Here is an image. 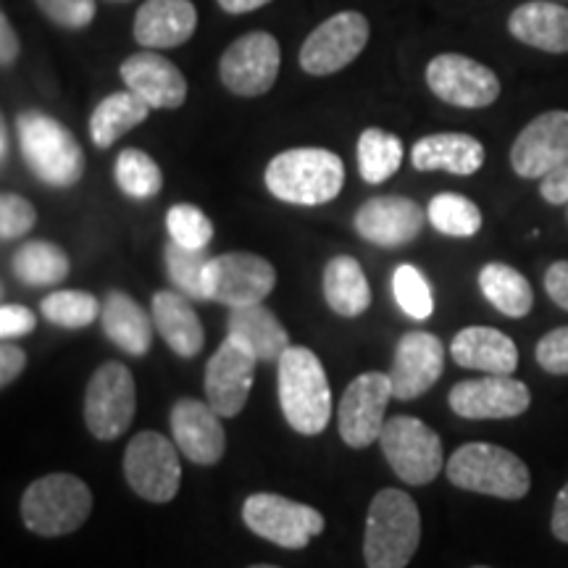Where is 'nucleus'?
Wrapping results in <instances>:
<instances>
[{"mask_svg":"<svg viewBox=\"0 0 568 568\" xmlns=\"http://www.w3.org/2000/svg\"><path fill=\"white\" fill-rule=\"evenodd\" d=\"M92 493L74 474H48L32 481L21 497V521L40 537L71 535L88 521Z\"/></svg>","mask_w":568,"mask_h":568,"instance_id":"obj_6","label":"nucleus"},{"mask_svg":"<svg viewBox=\"0 0 568 568\" xmlns=\"http://www.w3.org/2000/svg\"><path fill=\"white\" fill-rule=\"evenodd\" d=\"M251 568H280V566H266V564H258V566H251Z\"/></svg>","mask_w":568,"mask_h":568,"instance_id":"obj_52","label":"nucleus"},{"mask_svg":"<svg viewBox=\"0 0 568 568\" xmlns=\"http://www.w3.org/2000/svg\"><path fill=\"white\" fill-rule=\"evenodd\" d=\"M226 335L240 339L261 364H280L284 351L290 347L287 329L264 303L230 308Z\"/></svg>","mask_w":568,"mask_h":568,"instance_id":"obj_26","label":"nucleus"},{"mask_svg":"<svg viewBox=\"0 0 568 568\" xmlns=\"http://www.w3.org/2000/svg\"><path fill=\"white\" fill-rule=\"evenodd\" d=\"M163 258H166V272L169 280L176 284L182 295H187L190 301H209L205 297V268L213 255L209 251H195V247H184L174 240H169L163 247Z\"/></svg>","mask_w":568,"mask_h":568,"instance_id":"obj_36","label":"nucleus"},{"mask_svg":"<svg viewBox=\"0 0 568 568\" xmlns=\"http://www.w3.org/2000/svg\"><path fill=\"white\" fill-rule=\"evenodd\" d=\"M122 80L126 90L140 95L151 109L174 111L187 101V80L176 63L153 51L130 55L122 63Z\"/></svg>","mask_w":568,"mask_h":568,"instance_id":"obj_22","label":"nucleus"},{"mask_svg":"<svg viewBox=\"0 0 568 568\" xmlns=\"http://www.w3.org/2000/svg\"><path fill=\"white\" fill-rule=\"evenodd\" d=\"M34 326H38V318L30 308L17 303H3V308H0V335H3V339L32 335Z\"/></svg>","mask_w":568,"mask_h":568,"instance_id":"obj_44","label":"nucleus"},{"mask_svg":"<svg viewBox=\"0 0 568 568\" xmlns=\"http://www.w3.org/2000/svg\"><path fill=\"white\" fill-rule=\"evenodd\" d=\"M426 84L439 101L458 109H487L500 98L495 71L460 53H443L426 63Z\"/></svg>","mask_w":568,"mask_h":568,"instance_id":"obj_15","label":"nucleus"},{"mask_svg":"<svg viewBox=\"0 0 568 568\" xmlns=\"http://www.w3.org/2000/svg\"><path fill=\"white\" fill-rule=\"evenodd\" d=\"M134 410H138V389L132 372L124 364L109 361L92 374L84 395V422L90 435L103 443L122 437L130 429Z\"/></svg>","mask_w":568,"mask_h":568,"instance_id":"obj_9","label":"nucleus"},{"mask_svg":"<svg viewBox=\"0 0 568 568\" xmlns=\"http://www.w3.org/2000/svg\"><path fill=\"white\" fill-rule=\"evenodd\" d=\"M432 226L445 237H474L481 230L479 205L458 193H443L432 197L426 209Z\"/></svg>","mask_w":568,"mask_h":568,"instance_id":"obj_37","label":"nucleus"},{"mask_svg":"<svg viewBox=\"0 0 568 568\" xmlns=\"http://www.w3.org/2000/svg\"><path fill=\"white\" fill-rule=\"evenodd\" d=\"M261 361L247 347L226 335L205 366V400L222 418L237 416L251 397L255 366Z\"/></svg>","mask_w":568,"mask_h":568,"instance_id":"obj_16","label":"nucleus"},{"mask_svg":"<svg viewBox=\"0 0 568 568\" xmlns=\"http://www.w3.org/2000/svg\"><path fill=\"white\" fill-rule=\"evenodd\" d=\"M17 134L24 163L40 182L67 190L82 180V145L53 116L42 111H21L17 116Z\"/></svg>","mask_w":568,"mask_h":568,"instance_id":"obj_4","label":"nucleus"},{"mask_svg":"<svg viewBox=\"0 0 568 568\" xmlns=\"http://www.w3.org/2000/svg\"><path fill=\"white\" fill-rule=\"evenodd\" d=\"M545 293L558 308L568 311V261H556L545 272Z\"/></svg>","mask_w":568,"mask_h":568,"instance_id":"obj_47","label":"nucleus"},{"mask_svg":"<svg viewBox=\"0 0 568 568\" xmlns=\"http://www.w3.org/2000/svg\"><path fill=\"white\" fill-rule=\"evenodd\" d=\"M453 361L464 368L485 374H514L518 368V347L506 332L493 326H466L453 337Z\"/></svg>","mask_w":568,"mask_h":568,"instance_id":"obj_25","label":"nucleus"},{"mask_svg":"<svg viewBox=\"0 0 568 568\" xmlns=\"http://www.w3.org/2000/svg\"><path fill=\"white\" fill-rule=\"evenodd\" d=\"M274 284V266L255 253L213 255L205 268V297L230 308L264 303Z\"/></svg>","mask_w":568,"mask_h":568,"instance_id":"obj_12","label":"nucleus"},{"mask_svg":"<svg viewBox=\"0 0 568 568\" xmlns=\"http://www.w3.org/2000/svg\"><path fill=\"white\" fill-rule=\"evenodd\" d=\"M113 180H116L119 190L134 201H148V197L159 195L163 187L159 163L138 148H126L119 153L116 163H113Z\"/></svg>","mask_w":568,"mask_h":568,"instance_id":"obj_35","label":"nucleus"},{"mask_svg":"<svg viewBox=\"0 0 568 568\" xmlns=\"http://www.w3.org/2000/svg\"><path fill=\"white\" fill-rule=\"evenodd\" d=\"M410 161L418 172H447L471 176L485 166V145L471 134L439 132L422 138L410 151Z\"/></svg>","mask_w":568,"mask_h":568,"instance_id":"obj_24","label":"nucleus"},{"mask_svg":"<svg viewBox=\"0 0 568 568\" xmlns=\"http://www.w3.org/2000/svg\"><path fill=\"white\" fill-rule=\"evenodd\" d=\"M172 435L184 458L197 466L219 464L226 450V435L222 416L211 408V403L182 397L172 408Z\"/></svg>","mask_w":568,"mask_h":568,"instance_id":"obj_21","label":"nucleus"},{"mask_svg":"<svg viewBox=\"0 0 568 568\" xmlns=\"http://www.w3.org/2000/svg\"><path fill=\"white\" fill-rule=\"evenodd\" d=\"M113 3H126V0H113Z\"/></svg>","mask_w":568,"mask_h":568,"instance_id":"obj_53","label":"nucleus"},{"mask_svg":"<svg viewBox=\"0 0 568 568\" xmlns=\"http://www.w3.org/2000/svg\"><path fill=\"white\" fill-rule=\"evenodd\" d=\"M345 184V163L324 148H293L274 155L266 166V187L276 201L324 205L335 201Z\"/></svg>","mask_w":568,"mask_h":568,"instance_id":"obj_2","label":"nucleus"},{"mask_svg":"<svg viewBox=\"0 0 568 568\" xmlns=\"http://www.w3.org/2000/svg\"><path fill=\"white\" fill-rule=\"evenodd\" d=\"M393 395V379L389 374L368 372L355 376L347 385L343 400L337 408L339 437L345 439L347 447H368L379 443L382 429H385V414Z\"/></svg>","mask_w":568,"mask_h":568,"instance_id":"obj_14","label":"nucleus"},{"mask_svg":"<svg viewBox=\"0 0 568 568\" xmlns=\"http://www.w3.org/2000/svg\"><path fill=\"white\" fill-rule=\"evenodd\" d=\"M280 406L301 435H322L332 418V389L322 361L303 345H290L280 358Z\"/></svg>","mask_w":568,"mask_h":568,"instance_id":"obj_3","label":"nucleus"},{"mask_svg":"<svg viewBox=\"0 0 568 568\" xmlns=\"http://www.w3.org/2000/svg\"><path fill=\"white\" fill-rule=\"evenodd\" d=\"M24 366H27V353L21 351L17 343L6 339V343L0 345V385L9 387L11 382H17L19 374L24 372Z\"/></svg>","mask_w":568,"mask_h":568,"instance_id":"obj_46","label":"nucleus"},{"mask_svg":"<svg viewBox=\"0 0 568 568\" xmlns=\"http://www.w3.org/2000/svg\"><path fill=\"white\" fill-rule=\"evenodd\" d=\"M166 230L174 243H180L184 247H195V251L209 247L213 240L211 219L205 216L197 205H190V203H180L169 209Z\"/></svg>","mask_w":568,"mask_h":568,"instance_id":"obj_40","label":"nucleus"},{"mask_svg":"<svg viewBox=\"0 0 568 568\" xmlns=\"http://www.w3.org/2000/svg\"><path fill=\"white\" fill-rule=\"evenodd\" d=\"M280 42L268 32H247L226 48L219 61L224 88L240 98L266 95L280 77Z\"/></svg>","mask_w":568,"mask_h":568,"instance_id":"obj_13","label":"nucleus"},{"mask_svg":"<svg viewBox=\"0 0 568 568\" xmlns=\"http://www.w3.org/2000/svg\"><path fill=\"white\" fill-rule=\"evenodd\" d=\"M153 324L172 351L180 358H195L205 345V332L201 316L195 314L187 295L161 290L153 295Z\"/></svg>","mask_w":568,"mask_h":568,"instance_id":"obj_28","label":"nucleus"},{"mask_svg":"<svg viewBox=\"0 0 568 568\" xmlns=\"http://www.w3.org/2000/svg\"><path fill=\"white\" fill-rule=\"evenodd\" d=\"M324 297L335 314L355 318L366 314L372 305V287L364 274V266L351 255H337L324 268Z\"/></svg>","mask_w":568,"mask_h":568,"instance_id":"obj_30","label":"nucleus"},{"mask_svg":"<svg viewBox=\"0 0 568 568\" xmlns=\"http://www.w3.org/2000/svg\"><path fill=\"white\" fill-rule=\"evenodd\" d=\"M387 464L410 487L429 485L445 468L443 439L414 416H393L379 437Z\"/></svg>","mask_w":568,"mask_h":568,"instance_id":"obj_7","label":"nucleus"},{"mask_svg":"<svg viewBox=\"0 0 568 568\" xmlns=\"http://www.w3.org/2000/svg\"><path fill=\"white\" fill-rule=\"evenodd\" d=\"M537 364L548 374H568V326H558L537 343Z\"/></svg>","mask_w":568,"mask_h":568,"instance_id":"obj_43","label":"nucleus"},{"mask_svg":"<svg viewBox=\"0 0 568 568\" xmlns=\"http://www.w3.org/2000/svg\"><path fill=\"white\" fill-rule=\"evenodd\" d=\"M42 17L63 30H84L95 21V0H34Z\"/></svg>","mask_w":568,"mask_h":568,"instance_id":"obj_42","label":"nucleus"},{"mask_svg":"<svg viewBox=\"0 0 568 568\" xmlns=\"http://www.w3.org/2000/svg\"><path fill=\"white\" fill-rule=\"evenodd\" d=\"M101 324L105 337L113 345L122 347L130 355H145L153 345V316L145 314V308L130 297L126 293H113L105 295V303L101 308Z\"/></svg>","mask_w":568,"mask_h":568,"instance_id":"obj_29","label":"nucleus"},{"mask_svg":"<svg viewBox=\"0 0 568 568\" xmlns=\"http://www.w3.org/2000/svg\"><path fill=\"white\" fill-rule=\"evenodd\" d=\"M151 105L142 101L140 95H134L132 90L113 92V95L103 98L95 105L90 116V138L95 142V148H111L119 138H124L126 132L145 122L151 116Z\"/></svg>","mask_w":568,"mask_h":568,"instance_id":"obj_31","label":"nucleus"},{"mask_svg":"<svg viewBox=\"0 0 568 568\" xmlns=\"http://www.w3.org/2000/svg\"><path fill=\"white\" fill-rule=\"evenodd\" d=\"M193 0H145L134 13L132 34L148 51L180 48L195 34Z\"/></svg>","mask_w":568,"mask_h":568,"instance_id":"obj_23","label":"nucleus"},{"mask_svg":"<svg viewBox=\"0 0 568 568\" xmlns=\"http://www.w3.org/2000/svg\"><path fill=\"white\" fill-rule=\"evenodd\" d=\"M124 477L142 500H174L182 481L176 447L159 432H140L124 450Z\"/></svg>","mask_w":568,"mask_h":568,"instance_id":"obj_10","label":"nucleus"},{"mask_svg":"<svg viewBox=\"0 0 568 568\" xmlns=\"http://www.w3.org/2000/svg\"><path fill=\"white\" fill-rule=\"evenodd\" d=\"M426 211L416 201L403 195L372 197L355 211L353 226L366 243L379 247H403L422 234Z\"/></svg>","mask_w":568,"mask_h":568,"instance_id":"obj_19","label":"nucleus"},{"mask_svg":"<svg viewBox=\"0 0 568 568\" xmlns=\"http://www.w3.org/2000/svg\"><path fill=\"white\" fill-rule=\"evenodd\" d=\"M422 542V514L403 489H382L368 506L364 560L366 568H406Z\"/></svg>","mask_w":568,"mask_h":568,"instance_id":"obj_1","label":"nucleus"},{"mask_svg":"<svg viewBox=\"0 0 568 568\" xmlns=\"http://www.w3.org/2000/svg\"><path fill=\"white\" fill-rule=\"evenodd\" d=\"M393 293L403 311L416 322H426L435 314V293H432L426 276L416 266L400 264L393 274Z\"/></svg>","mask_w":568,"mask_h":568,"instance_id":"obj_39","label":"nucleus"},{"mask_svg":"<svg viewBox=\"0 0 568 568\" xmlns=\"http://www.w3.org/2000/svg\"><path fill=\"white\" fill-rule=\"evenodd\" d=\"M508 30L518 42L545 53H568V9L548 0H529L510 13Z\"/></svg>","mask_w":568,"mask_h":568,"instance_id":"obj_27","label":"nucleus"},{"mask_svg":"<svg viewBox=\"0 0 568 568\" xmlns=\"http://www.w3.org/2000/svg\"><path fill=\"white\" fill-rule=\"evenodd\" d=\"M479 290L503 316L510 318H524L535 305V293L527 276L497 261L479 272Z\"/></svg>","mask_w":568,"mask_h":568,"instance_id":"obj_32","label":"nucleus"},{"mask_svg":"<svg viewBox=\"0 0 568 568\" xmlns=\"http://www.w3.org/2000/svg\"><path fill=\"white\" fill-rule=\"evenodd\" d=\"M69 255L59 245L48 240H32L13 253L11 272L19 282L30 287H48V284H61L69 276Z\"/></svg>","mask_w":568,"mask_h":568,"instance_id":"obj_33","label":"nucleus"},{"mask_svg":"<svg viewBox=\"0 0 568 568\" xmlns=\"http://www.w3.org/2000/svg\"><path fill=\"white\" fill-rule=\"evenodd\" d=\"M34 224H38V211L27 197L17 193L0 195V237L6 243L24 237L27 232H32Z\"/></svg>","mask_w":568,"mask_h":568,"instance_id":"obj_41","label":"nucleus"},{"mask_svg":"<svg viewBox=\"0 0 568 568\" xmlns=\"http://www.w3.org/2000/svg\"><path fill=\"white\" fill-rule=\"evenodd\" d=\"M447 479L466 493H479L500 500H521L531 487L527 464L500 445L468 443L453 453L445 466Z\"/></svg>","mask_w":568,"mask_h":568,"instance_id":"obj_5","label":"nucleus"},{"mask_svg":"<svg viewBox=\"0 0 568 568\" xmlns=\"http://www.w3.org/2000/svg\"><path fill=\"white\" fill-rule=\"evenodd\" d=\"M0 159L3 163L9 161V130H6V124L0 126Z\"/></svg>","mask_w":568,"mask_h":568,"instance_id":"obj_51","label":"nucleus"},{"mask_svg":"<svg viewBox=\"0 0 568 568\" xmlns=\"http://www.w3.org/2000/svg\"><path fill=\"white\" fill-rule=\"evenodd\" d=\"M19 34L13 30L9 13H0V63H3V69H9L17 63L19 59Z\"/></svg>","mask_w":568,"mask_h":568,"instance_id":"obj_48","label":"nucleus"},{"mask_svg":"<svg viewBox=\"0 0 568 568\" xmlns=\"http://www.w3.org/2000/svg\"><path fill=\"white\" fill-rule=\"evenodd\" d=\"M368 19L358 11H339L316 27L301 45V69L314 77L343 71L368 45Z\"/></svg>","mask_w":568,"mask_h":568,"instance_id":"obj_11","label":"nucleus"},{"mask_svg":"<svg viewBox=\"0 0 568 568\" xmlns=\"http://www.w3.org/2000/svg\"><path fill=\"white\" fill-rule=\"evenodd\" d=\"M216 3L222 6L226 13H251L255 9H261V6L272 3V0H216Z\"/></svg>","mask_w":568,"mask_h":568,"instance_id":"obj_50","label":"nucleus"},{"mask_svg":"<svg viewBox=\"0 0 568 568\" xmlns=\"http://www.w3.org/2000/svg\"><path fill=\"white\" fill-rule=\"evenodd\" d=\"M447 400L456 416L481 422V418H516L527 414L531 393L510 374H487L481 379L458 382Z\"/></svg>","mask_w":568,"mask_h":568,"instance_id":"obj_17","label":"nucleus"},{"mask_svg":"<svg viewBox=\"0 0 568 568\" xmlns=\"http://www.w3.org/2000/svg\"><path fill=\"white\" fill-rule=\"evenodd\" d=\"M539 193L552 205L568 203V155L558 163L556 169L548 176H542V184H539Z\"/></svg>","mask_w":568,"mask_h":568,"instance_id":"obj_45","label":"nucleus"},{"mask_svg":"<svg viewBox=\"0 0 568 568\" xmlns=\"http://www.w3.org/2000/svg\"><path fill=\"white\" fill-rule=\"evenodd\" d=\"M245 527L284 550H303L324 531V516L316 508L274 493H255L243 503Z\"/></svg>","mask_w":568,"mask_h":568,"instance_id":"obj_8","label":"nucleus"},{"mask_svg":"<svg viewBox=\"0 0 568 568\" xmlns=\"http://www.w3.org/2000/svg\"><path fill=\"white\" fill-rule=\"evenodd\" d=\"M103 305L95 295L82 293V290H59V293L42 297L40 311L48 322L63 329H84L101 316Z\"/></svg>","mask_w":568,"mask_h":568,"instance_id":"obj_38","label":"nucleus"},{"mask_svg":"<svg viewBox=\"0 0 568 568\" xmlns=\"http://www.w3.org/2000/svg\"><path fill=\"white\" fill-rule=\"evenodd\" d=\"M568 155V111L539 113L524 126L514 148L510 166L524 180H542Z\"/></svg>","mask_w":568,"mask_h":568,"instance_id":"obj_18","label":"nucleus"},{"mask_svg":"<svg viewBox=\"0 0 568 568\" xmlns=\"http://www.w3.org/2000/svg\"><path fill=\"white\" fill-rule=\"evenodd\" d=\"M445 368V345L429 332H408L395 347L389 368L393 395L397 400H414L437 385Z\"/></svg>","mask_w":568,"mask_h":568,"instance_id":"obj_20","label":"nucleus"},{"mask_svg":"<svg viewBox=\"0 0 568 568\" xmlns=\"http://www.w3.org/2000/svg\"><path fill=\"white\" fill-rule=\"evenodd\" d=\"M403 142L395 134L385 130H376V126H368V130L361 132L358 138V169L364 182L368 184H382L387 182L389 176L397 174L403 163Z\"/></svg>","mask_w":568,"mask_h":568,"instance_id":"obj_34","label":"nucleus"},{"mask_svg":"<svg viewBox=\"0 0 568 568\" xmlns=\"http://www.w3.org/2000/svg\"><path fill=\"white\" fill-rule=\"evenodd\" d=\"M550 529H552V537L568 545V481L556 497V508H552Z\"/></svg>","mask_w":568,"mask_h":568,"instance_id":"obj_49","label":"nucleus"},{"mask_svg":"<svg viewBox=\"0 0 568 568\" xmlns=\"http://www.w3.org/2000/svg\"><path fill=\"white\" fill-rule=\"evenodd\" d=\"M474 568H487V566H474Z\"/></svg>","mask_w":568,"mask_h":568,"instance_id":"obj_54","label":"nucleus"}]
</instances>
